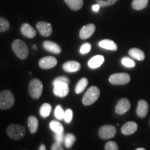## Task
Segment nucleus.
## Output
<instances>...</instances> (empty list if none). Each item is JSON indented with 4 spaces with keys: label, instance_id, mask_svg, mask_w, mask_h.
I'll list each match as a JSON object with an SVG mask.
<instances>
[{
    "label": "nucleus",
    "instance_id": "72a5a7b5",
    "mask_svg": "<svg viewBox=\"0 0 150 150\" xmlns=\"http://www.w3.org/2000/svg\"><path fill=\"white\" fill-rule=\"evenodd\" d=\"M73 117V112L72 110L71 109H67L65 111V116H64V120L65 122L70 123L71 122L72 120Z\"/></svg>",
    "mask_w": 150,
    "mask_h": 150
},
{
    "label": "nucleus",
    "instance_id": "c756f323",
    "mask_svg": "<svg viewBox=\"0 0 150 150\" xmlns=\"http://www.w3.org/2000/svg\"><path fill=\"white\" fill-rule=\"evenodd\" d=\"M121 62L124 66H125L127 67H135V65H136V63H135L134 60L130 59V58H128V57L122 58Z\"/></svg>",
    "mask_w": 150,
    "mask_h": 150
},
{
    "label": "nucleus",
    "instance_id": "2eb2a0df",
    "mask_svg": "<svg viewBox=\"0 0 150 150\" xmlns=\"http://www.w3.org/2000/svg\"><path fill=\"white\" fill-rule=\"evenodd\" d=\"M20 31L22 35L29 38H33L36 35V31L31 25L28 23H24L20 27Z\"/></svg>",
    "mask_w": 150,
    "mask_h": 150
},
{
    "label": "nucleus",
    "instance_id": "a19ab883",
    "mask_svg": "<svg viewBox=\"0 0 150 150\" xmlns=\"http://www.w3.org/2000/svg\"><path fill=\"white\" fill-rule=\"evenodd\" d=\"M33 49H34V50H37V47L35 45H33Z\"/></svg>",
    "mask_w": 150,
    "mask_h": 150
},
{
    "label": "nucleus",
    "instance_id": "5701e85b",
    "mask_svg": "<svg viewBox=\"0 0 150 150\" xmlns=\"http://www.w3.org/2000/svg\"><path fill=\"white\" fill-rule=\"evenodd\" d=\"M88 84V81L87 79L85 77L81 79L78 81V83H76V87H75V93L76 94L81 93L86 88Z\"/></svg>",
    "mask_w": 150,
    "mask_h": 150
},
{
    "label": "nucleus",
    "instance_id": "f704fd0d",
    "mask_svg": "<svg viewBox=\"0 0 150 150\" xmlns=\"http://www.w3.org/2000/svg\"><path fill=\"white\" fill-rule=\"evenodd\" d=\"M91 45L90 43H85L80 48V53L82 54H86L91 51Z\"/></svg>",
    "mask_w": 150,
    "mask_h": 150
},
{
    "label": "nucleus",
    "instance_id": "58836bf2",
    "mask_svg": "<svg viewBox=\"0 0 150 150\" xmlns=\"http://www.w3.org/2000/svg\"><path fill=\"white\" fill-rule=\"evenodd\" d=\"M39 150H47L45 145L44 144H42V145L40 146V147H39Z\"/></svg>",
    "mask_w": 150,
    "mask_h": 150
},
{
    "label": "nucleus",
    "instance_id": "2f4dec72",
    "mask_svg": "<svg viewBox=\"0 0 150 150\" xmlns=\"http://www.w3.org/2000/svg\"><path fill=\"white\" fill-rule=\"evenodd\" d=\"M56 83H65L69 85L70 83V79H69L67 76H58V77H56L55 79L53 81V84Z\"/></svg>",
    "mask_w": 150,
    "mask_h": 150
},
{
    "label": "nucleus",
    "instance_id": "f8f14e48",
    "mask_svg": "<svg viewBox=\"0 0 150 150\" xmlns=\"http://www.w3.org/2000/svg\"><path fill=\"white\" fill-rule=\"evenodd\" d=\"M95 25L94 24H88L87 25L83 26L80 30L79 37L82 40H86V39L89 38L91 37L94 32L95 31Z\"/></svg>",
    "mask_w": 150,
    "mask_h": 150
},
{
    "label": "nucleus",
    "instance_id": "ea45409f",
    "mask_svg": "<svg viewBox=\"0 0 150 150\" xmlns=\"http://www.w3.org/2000/svg\"><path fill=\"white\" fill-rule=\"evenodd\" d=\"M136 150H145V149H144V148H142V147H140V148H138V149Z\"/></svg>",
    "mask_w": 150,
    "mask_h": 150
},
{
    "label": "nucleus",
    "instance_id": "bb28decb",
    "mask_svg": "<svg viewBox=\"0 0 150 150\" xmlns=\"http://www.w3.org/2000/svg\"><path fill=\"white\" fill-rule=\"evenodd\" d=\"M50 129L54 131V133H62L63 132V126L59 122L53 120L50 124Z\"/></svg>",
    "mask_w": 150,
    "mask_h": 150
},
{
    "label": "nucleus",
    "instance_id": "7c9ffc66",
    "mask_svg": "<svg viewBox=\"0 0 150 150\" xmlns=\"http://www.w3.org/2000/svg\"><path fill=\"white\" fill-rule=\"evenodd\" d=\"M117 0H96L97 3L102 7H106L113 5Z\"/></svg>",
    "mask_w": 150,
    "mask_h": 150
},
{
    "label": "nucleus",
    "instance_id": "423d86ee",
    "mask_svg": "<svg viewBox=\"0 0 150 150\" xmlns=\"http://www.w3.org/2000/svg\"><path fill=\"white\" fill-rule=\"evenodd\" d=\"M108 80L112 85H125L130 81L131 76L127 73H115L110 75Z\"/></svg>",
    "mask_w": 150,
    "mask_h": 150
},
{
    "label": "nucleus",
    "instance_id": "412c9836",
    "mask_svg": "<svg viewBox=\"0 0 150 150\" xmlns=\"http://www.w3.org/2000/svg\"><path fill=\"white\" fill-rule=\"evenodd\" d=\"M28 127L31 134H35L38 128V120L34 115L29 116L28 118Z\"/></svg>",
    "mask_w": 150,
    "mask_h": 150
},
{
    "label": "nucleus",
    "instance_id": "6e6552de",
    "mask_svg": "<svg viewBox=\"0 0 150 150\" xmlns=\"http://www.w3.org/2000/svg\"><path fill=\"white\" fill-rule=\"evenodd\" d=\"M54 85V93L56 96L59 97H65L68 95L69 89L68 84L65 83H56Z\"/></svg>",
    "mask_w": 150,
    "mask_h": 150
},
{
    "label": "nucleus",
    "instance_id": "e433bc0d",
    "mask_svg": "<svg viewBox=\"0 0 150 150\" xmlns=\"http://www.w3.org/2000/svg\"><path fill=\"white\" fill-rule=\"evenodd\" d=\"M51 150H64V148H63L61 143L58 142H55L53 145H52Z\"/></svg>",
    "mask_w": 150,
    "mask_h": 150
},
{
    "label": "nucleus",
    "instance_id": "f03ea898",
    "mask_svg": "<svg viewBox=\"0 0 150 150\" xmlns=\"http://www.w3.org/2000/svg\"><path fill=\"white\" fill-rule=\"evenodd\" d=\"M13 51L20 59L24 60L29 55V49L26 43L20 39H16L12 43Z\"/></svg>",
    "mask_w": 150,
    "mask_h": 150
},
{
    "label": "nucleus",
    "instance_id": "4be33fe9",
    "mask_svg": "<svg viewBox=\"0 0 150 150\" xmlns=\"http://www.w3.org/2000/svg\"><path fill=\"white\" fill-rule=\"evenodd\" d=\"M66 4L72 11H79L83 7V0H64Z\"/></svg>",
    "mask_w": 150,
    "mask_h": 150
},
{
    "label": "nucleus",
    "instance_id": "ddd939ff",
    "mask_svg": "<svg viewBox=\"0 0 150 150\" xmlns=\"http://www.w3.org/2000/svg\"><path fill=\"white\" fill-rule=\"evenodd\" d=\"M138 129V125L135 122H127L122 127L121 132L124 135L126 136H129V135H131L134 134L135 132Z\"/></svg>",
    "mask_w": 150,
    "mask_h": 150
},
{
    "label": "nucleus",
    "instance_id": "c85d7f7f",
    "mask_svg": "<svg viewBox=\"0 0 150 150\" xmlns=\"http://www.w3.org/2000/svg\"><path fill=\"white\" fill-rule=\"evenodd\" d=\"M54 115L56 119L58 120H63L64 119V116H65V111L63 110V108H62L61 106H56L55 111H54Z\"/></svg>",
    "mask_w": 150,
    "mask_h": 150
},
{
    "label": "nucleus",
    "instance_id": "9d476101",
    "mask_svg": "<svg viewBox=\"0 0 150 150\" xmlns=\"http://www.w3.org/2000/svg\"><path fill=\"white\" fill-rule=\"evenodd\" d=\"M36 28L42 36L48 37L52 33V27L49 22L40 21L36 24Z\"/></svg>",
    "mask_w": 150,
    "mask_h": 150
},
{
    "label": "nucleus",
    "instance_id": "7ed1b4c3",
    "mask_svg": "<svg viewBox=\"0 0 150 150\" xmlns=\"http://www.w3.org/2000/svg\"><path fill=\"white\" fill-rule=\"evenodd\" d=\"M6 134L11 139L19 140L23 138L26 135V129L22 125L11 124L6 129Z\"/></svg>",
    "mask_w": 150,
    "mask_h": 150
},
{
    "label": "nucleus",
    "instance_id": "f257e3e1",
    "mask_svg": "<svg viewBox=\"0 0 150 150\" xmlns=\"http://www.w3.org/2000/svg\"><path fill=\"white\" fill-rule=\"evenodd\" d=\"M14 95L12 92L6 90L0 92V110L10 109L15 104Z\"/></svg>",
    "mask_w": 150,
    "mask_h": 150
},
{
    "label": "nucleus",
    "instance_id": "0eeeda50",
    "mask_svg": "<svg viewBox=\"0 0 150 150\" xmlns=\"http://www.w3.org/2000/svg\"><path fill=\"white\" fill-rule=\"evenodd\" d=\"M117 132V129L112 125H104L99 130V136L102 139L107 140L113 138Z\"/></svg>",
    "mask_w": 150,
    "mask_h": 150
},
{
    "label": "nucleus",
    "instance_id": "aec40b11",
    "mask_svg": "<svg viewBox=\"0 0 150 150\" xmlns=\"http://www.w3.org/2000/svg\"><path fill=\"white\" fill-rule=\"evenodd\" d=\"M129 54L133 59L138 61H143L145 58V53L142 52V50L138 48H131L129 50Z\"/></svg>",
    "mask_w": 150,
    "mask_h": 150
},
{
    "label": "nucleus",
    "instance_id": "4c0bfd02",
    "mask_svg": "<svg viewBox=\"0 0 150 150\" xmlns=\"http://www.w3.org/2000/svg\"><path fill=\"white\" fill-rule=\"evenodd\" d=\"M99 8H100V6H99L98 4L93 6V10L95 11V12H97V11L99 10Z\"/></svg>",
    "mask_w": 150,
    "mask_h": 150
},
{
    "label": "nucleus",
    "instance_id": "20e7f679",
    "mask_svg": "<svg viewBox=\"0 0 150 150\" xmlns=\"http://www.w3.org/2000/svg\"><path fill=\"white\" fill-rule=\"evenodd\" d=\"M99 95H100V91L98 88L97 86H91L84 94L82 102L86 106H90L96 102Z\"/></svg>",
    "mask_w": 150,
    "mask_h": 150
},
{
    "label": "nucleus",
    "instance_id": "f3484780",
    "mask_svg": "<svg viewBox=\"0 0 150 150\" xmlns=\"http://www.w3.org/2000/svg\"><path fill=\"white\" fill-rule=\"evenodd\" d=\"M81 65L77 61H70L63 65V69L67 72H76L80 70Z\"/></svg>",
    "mask_w": 150,
    "mask_h": 150
},
{
    "label": "nucleus",
    "instance_id": "39448f33",
    "mask_svg": "<svg viewBox=\"0 0 150 150\" xmlns=\"http://www.w3.org/2000/svg\"><path fill=\"white\" fill-rule=\"evenodd\" d=\"M43 85L40 80L38 79H33L30 81L29 86V93L30 96L32 98L39 99L42 95Z\"/></svg>",
    "mask_w": 150,
    "mask_h": 150
},
{
    "label": "nucleus",
    "instance_id": "473e14b6",
    "mask_svg": "<svg viewBox=\"0 0 150 150\" xmlns=\"http://www.w3.org/2000/svg\"><path fill=\"white\" fill-rule=\"evenodd\" d=\"M104 150H118V146L117 143L113 141L107 142L105 145Z\"/></svg>",
    "mask_w": 150,
    "mask_h": 150
},
{
    "label": "nucleus",
    "instance_id": "a211bd4d",
    "mask_svg": "<svg viewBox=\"0 0 150 150\" xmlns=\"http://www.w3.org/2000/svg\"><path fill=\"white\" fill-rule=\"evenodd\" d=\"M104 62V57L102 55H97L88 61V66L92 69H96L100 67Z\"/></svg>",
    "mask_w": 150,
    "mask_h": 150
},
{
    "label": "nucleus",
    "instance_id": "b1692460",
    "mask_svg": "<svg viewBox=\"0 0 150 150\" xmlns=\"http://www.w3.org/2000/svg\"><path fill=\"white\" fill-rule=\"evenodd\" d=\"M148 1L149 0H133L131 5H132L133 8L135 10L140 11L147 6Z\"/></svg>",
    "mask_w": 150,
    "mask_h": 150
},
{
    "label": "nucleus",
    "instance_id": "a878e982",
    "mask_svg": "<svg viewBox=\"0 0 150 150\" xmlns=\"http://www.w3.org/2000/svg\"><path fill=\"white\" fill-rule=\"evenodd\" d=\"M76 141V137L74 134H67L66 136H65L64 138V144L65 146L67 149L71 148L74 143Z\"/></svg>",
    "mask_w": 150,
    "mask_h": 150
},
{
    "label": "nucleus",
    "instance_id": "1a4fd4ad",
    "mask_svg": "<svg viewBox=\"0 0 150 150\" xmlns=\"http://www.w3.org/2000/svg\"><path fill=\"white\" fill-rule=\"evenodd\" d=\"M38 64L42 69H52L57 65V59L53 56H45L39 61Z\"/></svg>",
    "mask_w": 150,
    "mask_h": 150
},
{
    "label": "nucleus",
    "instance_id": "4468645a",
    "mask_svg": "<svg viewBox=\"0 0 150 150\" xmlns=\"http://www.w3.org/2000/svg\"><path fill=\"white\" fill-rule=\"evenodd\" d=\"M148 110H149V105L145 100L141 99L138 102V107L136 109V113L140 117L144 118L147 115Z\"/></svg>",
    "mask_w": 150,
    "mask_h": 150
},
{
    "label": "nucleus",
    "instance_id": "c9c22d12",
    "mask_svg": "<svg viewBox=\"0 0 150 150\" xmlns=\"http://www.w3.org/2000/svg\"><path fill=\"white\" fill-rule=\"evenodd\" d=\"M64 138L65 136L63 134V132L56 133L55 136H54V139H55L56 142H60V143H62L63 142H64Z\"/></svg>",
    "mask_w": 150,
    "mask_h": 150
},
{
    "label": "nucleus",
    "instance_id": "dca6fc26",
    "mask_svg": "<svg viewBox=\"0 0 150 150\" xmlns=\"http://www.w3.org/2000/svg\"><path fill=\"white\" fill-rule=\"evenodd\" d=\"M43 47L47 51L52 52V53L59 54L61 52V48L57 43L53 42V41L46 40L43 42Z\"/></svg>",
    "mask_w": 150,
    "mask_h": 150
},
{
    "label": "nucleus",
    "instance_id": "6ab92c4d",
    "mask_svg": "<svg viewBox=\"0 0 150 150\" xmlns=\"http://www.w3.org/2000/svg\"><path fill=\"white\" fill-rule=\"evenodd\" d=\"M99 46L105 50H111V51H116L117 50V46L116 43L112 40H108V39L101 40L99 42Z\"/></svg>",
    "mask_w": 150,
    "mask_h": 150
},
{
    "label": "nucleus",
    "instance_id": "393cba45",
    "mask_svg": "<svg viewBox=\"0 0 150 150\" xmlns=\"http://www.w3.org/2000/svg\"><path fill=\"white\" fill-rule=\"evenodd\" d=\"M52 110L51 105L48 103L43 104L40 108V114L42 117H47L50 115V112Z\"/></svg>",
    "mask_w": 150,
    "mask_h": 150
},
{
    "label": "nucleus",
    "instance_id": "cd10ccee",
    "mask_svg": "<svg viewBox=\"0 0 150 150\" xmlns=\"http://www.w3.org/2000/svg\"><path fill=\"white\" fill-rule=\"evenodd\" d=\"M10 27V23L6 18L0 17V32H5Z\"/></svg>",
    "mask_w": 150,
    "mask_h": 150
},
{
    "label": "nucleus",
    "instance_id": "9b49d317",
    "mask_svg": "<svg viewBox=\"0 0 150 150\" xmlns=\"http://www.w3.org/2000/svg\"><path fill=\"white\" fill-rule=\"evenodd\" d=\"M131 104L126 98H122L117 102L115 106V112L118 115H123L130 109Z\"/></svg>",
    "mask_w": 150,
    "mask_h": 150
}]
</instances>
